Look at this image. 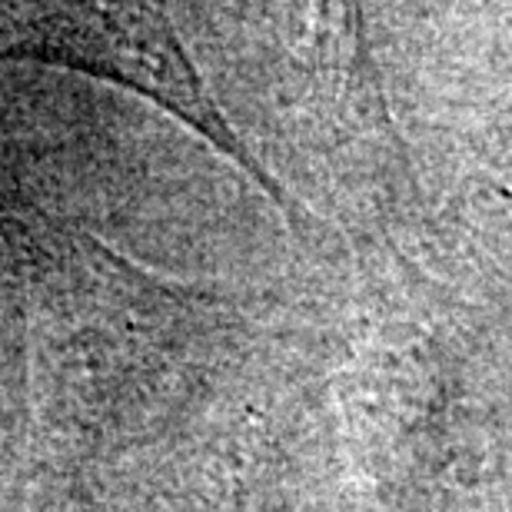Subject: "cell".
Here are the masks:
<instances>
[{
	"mask_svg": "<svg viewBox=\"0 0 512 512\" xmlns=\"http://www.w3.org/2000/svg\"><path fill=\"white\" fill-rule=\"evenodd\" d=\"M0 60L80 70L104 77L160 104L180 124L200 133L213 150L270 197L293 213V200L276 177L253 157L243 137L203 84L167 10L147 4H80V7H27L0 17Z\"/></svg>",
	"mask_w": 512,
	"mask_h": 512,
	"instance_id": "6da1fadb",
	"label": "cell"
}]
</instances>
